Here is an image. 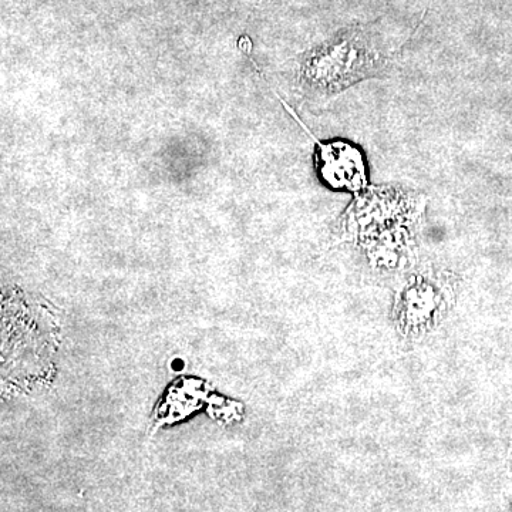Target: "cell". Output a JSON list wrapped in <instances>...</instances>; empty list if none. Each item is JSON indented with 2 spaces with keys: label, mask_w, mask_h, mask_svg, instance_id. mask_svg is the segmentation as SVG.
I'll return each mask as SVG.
<instances>
[{
  "label": "cell",
  "mask_w": 512,
  "mask_h": 512,
  "mask_svg": "<svg viewBox=\"0 0 512 512\" xmlns=\"http://www.w3.org/2000/svg\"><path fill=\"white\" fill-rule=\"evenodd\" d=\"M319 59V66L326 72L319 74L320 80H325L323 86L329 89H342L356 80L370 76L379 69V56L366 46L363 35L349 32L348 35L336 40L335 45L329 46Z\"/></svg>",
  "instance_id": "obj_1"
}]
</instances>
